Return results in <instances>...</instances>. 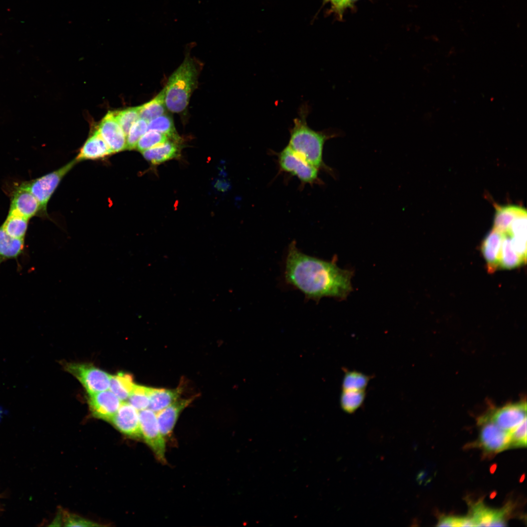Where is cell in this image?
Wrapping results in <instances>:
<instances>
[{
    "label": "cell",
    "instance_id": "cell-1",
    "mask_svg": "<svg viewBox=\"0 0 527 527\" xmlns=\"http://www.w3.org/2000/svg\"><path fill=\"white\" fill-rule=\"evenodd\" d=\"M285 281L308 299L344 298L351 290L350 271L301 252L295 242L289 245L284 268Z\"/></svg>",
    "mask_w": 527,
    "mask_h": 527
},
{
    "label": "cell",
    "instance_id": "cell-2",
    "mask_svg": "<svg viewBox=\"0 0 527 527\" xmlns=\"http://www.w3.org/2000/svg\"><path fill=\"white\" fill-rule=\"evenodd\" d=\"M308 114L307 105H302L299 110V117L293 120V126L289 129L290 138L288 145L305 160L318 169H323L332 173L324 162L323 150L326 141L341 136L343 132L335 129L315 131L307 125Z\"/></svg>",
    "mask_w": 527,
    "mask_h": 527
},
{
    "label": "cell",
    "instance_id": "cell-3",
    "mask_svg": "<svg viewBox=\"0 0 527 527\" xmlns=\"http://www.w3.org/2000/svg\"><path fill=\"white\" fill-rule=\"evenodd\" d=\"M198 70L195 61L187 55L169 77L165 86V103L169 111L178 113L186 108L197 86Z\"/></svg>",
    "mask_w": 527,
    "mask_h": 527
},
{
    "label": "cell",
    "instance_id": "cell-4",
    "mask_svg": "<svg viewBox=\"0 0 527 527\" xmlns=\"http://www.w3.org/2000/svg\"><path fill=\"white\" fill-rule=\"evenodd\" d=\"M78 162L76 158L60 168L30 181L17 184L29 191L36 198L40 206V216H47L48 203L63 177Z\"/></svg>",
    "mask_w": 527,
    "mask_h": 527
},
{
    "label": "cell",
    "instance_id": "cell-5",
    "mask_svg": "<svg viewBox=\"0 0 527 527\" xmlns=\"http://www.w3.org/2000/svg\"><path fill=\"white\" fill-rule=\"evenodd\" d=\"M278 161L281 170L295 176L302 183L320 182L319 170L295 152L288 145L278 153Z\"/></svg>",
    "mask_w": 527,
    "mask_h": 527
},
{
    "label": "cell",
    "instance_id": "cell-6",
    "mask_svg": "<svg viewBox=\"0 0 527 527\" xmlns=\"http://www.w3.org/2000/svg\"><path fill=\"white\" fill-rule=\"evenodd\" d=\"M139 422L141 438L152 449L160 461H165L166 444L162 434L156 413L149 408L140 410Z\"/></svg>",
    "mask_w": 527,
    "mask_h": 527
},
{
    "label": "cell",
    "instance_id": "cell-7",
    "mask_svg": "<svg viewBox=\"0 0 527 527\" xmlns=\"http://www.w3.org/2000/svg\"><path fill=\"white\" fill-rule=\"evenodd\" d=\"M65 367L81 383L89 394L106 390L109 387L111 375L94 365L70 363Z\"/></svg>",
    "mask_w": 527,
    "mask_h": 527
},
{
    "label": "cell",
    "instance_id": "cell-8",
    "mask_svg": "<svg viewBox=\"0 0 527 527\" xmlns=\"http://www.w3.org/2000/svg\"><path fill=\"white\" fill-rule=\"evenodd\" d=\"M480 422L479 443L486 451L497 453L510 447V432L501 428L488 417L482 418Z\"/></svg>",
    "mask_w": 527,
    "mask_h": 527
},
{
    "label": "cell",
    "instance_id": "cell-9",
    "mask_svg": "<svg viewBox=\"0 0 527 527\" xmlns=\"http://www.w3.org/2000/svg\"><path fill=\"white\" fill-rule=\"evenodd\" d=\"M110 422L126 436L141 438L139 411L129 403H122Z\"/></svg>",
    "mask_w": 527,
    "mask_h": 527
},
{
    "label": "cell",
    "instance_id": "cell-10",
    "mask_svg": "<svg viewBox=\"0 0 527 527\" xmlns=\"http://www.w3.org/2000/svg\"><path fill=\"white\" fill-rule=\"evenodd\" d=\"M98 130L112 153L126 148V136L118 122L114 112L109 111L107 113Z\"/></svg>",
    "mask_w": 527,
    "mask_h": 527
},
{
    "label": "cell",
    "instance_id": "cell-11",
    "mask_svg": "<svg viewBox=\"0 0 527 527\" xmlns=\"http://www.w3.org/2000/svg\"><path fill=\"white\" fill-rule=\"evenodd\" d=\"M88 403L94 417L109 422L122 404L121 400L110 390L89 394Z\"/></svg>",
    "mask_w": 527,
    "mask_h": 527
},
{
    "label": "cell",
    "instance_id": "cell-12",
    "mask_svg": "<svg viewBox=\"0 0 527 527\" xmlns=\"http://www.w3.org/2000/svg\"><path fill=\"white\" fill-rule=\"evenodd\" d=\"M489 419L502 429L511 432L527 419V404L520 402L505 405L496 410Z\"/></svg>",
    "mask_w": 527,
    "mask_h": 527
},
{
    "label": "cell",
    "instance_id": "cell-13",
    "mask_svg": "<svg viewBox=\"0 0 527 527\" xmlns=\"http://www.w3.org/2000/svg\"><path fill=\"white\" fill-rule=\"evenodd\" d=\"M10 196L9 212L16 213L29 220L37 215L40 216V204L29 191L17 184Z\"/></svg>",
    "mask_w": 527,
    "mask_h": 527
},
{
    "label": "cell",
    "instance_id": "cell-14",
    "mask_svg": "<svg viewBox=\"0 0 527 527\" xmlns=\"http://www.w3.org/2000/svg\"><path fill=\"white\" fill-rule=\"evenodd\" d=\"M193 398L177 400L156 413L160 431L165 438L171 433L180 414L190 405Z\"/></svg>",
    "mask_w": 527,
    "mask_h": 527
},
{
    "label": "cell",
    "instance_id": "cell-15",
    "mask_svg": "<svg viewBox=\"0 0 527 527\" xmlns=\"http://www.w3.org/2000/svg\"><path fill=\"white\" fill-rule=\"evenodd\" d=\"M503 234L492 229L486 235L481 245V251L486 262L488 272L493 273L499 267Z\"/></svg>",
    "mask_w": 527,
    "mask_h": 527
},
{
    "label": "cell",
    "instance_id": "cell-16",
    "mask_svg": "<svg viewBox=\"0 0 527 527\" xmlns=\"http://www.w3.org/2000/svg\"><path fill=\"white\" fill-rule=\"evenodd\" d=\"M27 254L25 240L15 239L8 236L0 226V266L10 260H16L18 269H21L19 258Z\"/></svg>",
    "mask_w": 527,
    "mask_h": 527
},
{
    "label": "cell",
    "instance_id": "cell-17",
    "mask_svg": "<svg viewBox=\"0 0 527 527\" xmlns=\"http://www.w3.org/2000/svg\"><path fill=\"white\" fill-rule=\"evenodd\" d=\"M112 152L98 130H95L81 148L76 159L77 161L97 160L110 155Z\"/></svg>",
    "mask_w": 527,
    "mask_h": 527
},
{
    "label": "cell",
    "instance_id": "cell-18",
    "mask_svg": "<svg viewBox=\"0 0 527 527\" xmlns=\"http://www.w3.org/2000/svg\"><path fill=\"white\" fill-rule=\"evenodd\" d=\"M470 517L475 526H505L504 517L507 510H493L486 507L483 504H477Z\"/></svg>",
    "mask_w": 527,
    "mask_h": 527
},
{
    "label": "cell",
    "instance_id": "cell-19",
    "mask_svg": "<svg viewBox=\"0 0 527 527\" xmlns=\"http://www.w3.org/2000/svg\"><path fill=\"white\" fill-rule=\"evenodd\" d=\"M180 142L169 140L142 152L144 159L154 164H160L178 156Z\"/></svg>",
    "mask_w": 527,
    "mask_h": 527
},
{
    "label": "cell",
    "instance_id": "cell-20",
    "mask_svg": "<svg viewBox=\"0 0 527 527\" xmlns=\"http://www.w3.org/2000/svg\"><path fill=\"white\" fill-rule=\"evenodd\" d=\"M525 214L526 210L519 206H496L493 229L502 234L506 233L515 218Z\"/></svg>",
    "mask_w": 527,
    "mask_h": 527
},
{
    "label": "cell",
    "instance_id": "cell-21",
    "mask_svg": "<svg viewBox=\"0 0 527 527\" xmlns=\"http://www.w3.org/2000/svg\"><path fill=\"white\" fill-rule=\"evenodd\" d=\"M182 390L181 387L172 389L150 387L148 408L156 413L162 410L178 400Z\"/></svg>",
    "mask_w": 527,
    "mask_h": 527
},
{
    "label": "cell",
    "instance_id": "cell-22",
    "mask_svg": "<svg viewBox=\"0 0 527 527\" xmlns=\"http://www.w3.org/2000/svg\"><path fill=\"white\" fill-rule=\"evenodd\" d=\"M526 263L513 249L509 235L507 233L503 234L499 267L504 269H511Z\"/></svg>",
    "mask_w": 527,
    "mask_h": 527
},
{
    "label": "cell",
    "instance_id": "cell-23",
    "mask_svg": "<svg viewBox=\"0 0 527 527\" xmlns=\"http://www.w3.org/2000/svg\"><path fill=\"white\" fill-rule=\"evenodd\" d=\"M29 221L19 214L9 211L6 219L0 226L10 237L25 240Z\"/></svg>",
    "mask_w": 527,
    "mask_h": 527
},
{
    "label": "cell",
    "instance_id": "cell-24",
    "mask_svg": "<svg viewBox=\"0 0 527 527\" xmlns=\"http://www.w3.org/2000/svg\"><path fill=\"white\" fill-rule=\"evenodd\" d=\"M165 87L151 100L139 106L140 118L148 123L152 120L164 115L166 109L165 103Z\"/></svg>",
    "mask_w": 527,
    "mask_h": 527
},
{
    "label": "cell",
    "instance_id": "cell-25",
    "mask_svg": "<svg viewBox=\"0 0 527 527\" xmlns=\"http://www.w3.org/2000/svg\"><path fill=\"white\" fill-rule=\"evenodd\" d=\"M135 385L131 375L120 372L115 375H111L109 388L112 392L122 401L128 399Z\"/></svg>",
    "mask_w": 527,
    "mask_h": 527
},
{
    "label": "cell",
    "instance_id": "cell-26",
    "mask_svg": "<svg viewBox=\"0 0 527 527\" xmlns=\"http://www.w3.org/2000/svg\"><path fill=\"white\" fill-rule=\"evenodd\" d=\"M148 130L158 131L165 134L172 141L181 142V137L176 131L172 119L167 115H161L148 122Z\"/></svg>",
    "mask_w": 527,
    "mask_h": 527
},
{
    "label": "cell",
    "instance_id": "cell-27",
    "mask_svg": "<svg viewBox=\"0 0 527 527\" xmlns=\"http://www.w3.org/2000/svg\"><path fill=\"white\" fill-rule=\"evenodd\" d=\"M365 396V390H342L340 400L341 407L345 412L352 413L363 405Z\"/></svg>",
    "mask_w": 527,
    "mask_h": 527
},
{
    "label": "cell",
    "instance_id": "cell-28",
    "mask_svg": "<svg viewBox=\"0 0 527 527\" xmlns=\"http://www.w3.org/2000/svg\"><path fill=\"white\" fill-rule=\"evenodd\" d=\"M370 377L357 371H347L342 382V390H365Z\"/></svg>",
    "mask_w": 527,
    "mask_h": 527
},
{
    "label": "cell",
    "instance_id": "cell-29",
    "mask_svg": "<svg viewBox=\"0 0 527 527\" xmlns=\"http://www.w3.org/2000/svg\"><path fill=\"white\" fill-rule=\"evenodd\" d=\"M150 387L135 384L129 397L128 403L138 410L148 408Z\"/></svg>",
    "mask_w": 527,
    "mask_h": 527
},
{
    "label": "cell",
    "instance_id": "cell-30",
    "mask_svg": "<svg viewBox=\"0 0 527 527\" xmlns=\"http://www.w3.org/2000/svg\"><path fill=\"white\" fill-rule=\"evenodd\" d=\"M169 140H171L165 134L154 130H148L139 140L136 148L142 152Z\"/></svg>",
    "mask_w": 527,
    "mask_h": 527
},
{
    "label": "cell",
    "instance_id": "cell-31",
    "mask_svg": "<svg viewBox=\"0 0 527 527\" xmlns=\"http://www.w3.org/2000/svg\"><path fill=\"white\" fill-rule=\"evenodd\" d=\"M139 106L114 112L115 117L126 136L132 125L140 118Z\"/></svg>",
    "mask_w": 527,
    "mask_h": 527
},
{
    "label": "cell",
    "instance_id": "cell-32",
    "mask_svg": "<svg viewBox=\"0 0 527 527\" xmlns=\"http://www.w3.org/2000/svg\"><path fill=\"white\" fill-rule=\"evenodd\" d=\"M148 122L139 118L131 127L126 139V148L129 150L136 148L141 137L147 131Z\"/></svg>",
    "mask_w": 527,
    "mask_h": 527
},
{
    "label": "cell",
    "instance_id": "cell-33",
    "mask_svg": "<svg viewBox=\"0 0 527 527\" xmlns=\"http://www.w3.org/2000/svg\"><path fill=\"white\" fill-rule=\"evenodd\" d=\"M527 445V419L510 432V447L526 446Z\"/></svg>",
    "mask_w": 527,
    "mask_h": 527
},
{
    "label": "cell",
    "instance_id": "cell-34",
    "mask_svg": "<svg viewBox=\"0 0 527 527\" xmlns=\"http://www.w3.org/2000/svg\"><path fill=\"white\" fill-rule=\"evenodd\" d=\"M63 523L67 527H93L99 526L97 523L84 518L80 516L64 512L63 513Z\"/></svg>",
    "mask_w": 527,
    "mask_h": 527
},
{
    "label": "cell",
    "instance_id": "cell-35",
    "mask_svg": "<svg viewBox=\"0 0 527 527\" xmlns=\"http://www.w3.org/2000/svg\"><path fill=\"white\" fill-rule=\"evenodd\" d=\"M438 527H474L470 517H445L438 522Z\"/></svg>",
    "mask_w": 527,
    "mask_h": 527
},
{
    "label": "cell",
    "instance_id": "cell-36",
    "mask_svg": "<svg viewBox=\"0 0 527 527\" xmlns=\"http://www.w3.org/2000/svg\"><path fill=\"white\" fill-rule=\"evenodd\" d=\"M330 2L335 11L339 14L342 13L344 9L343 0H325Z\"/></svg>",
    "mask_w": 527,
    "mask_h": 527
},
{
    "label": "cell",
    "instance_id": "cell-37",
    "mask_svg": "<svg viewBox=\"0 0 527 527\" xmlns=\"http://www.w3.org/2000/svg\"><path fill=\"white\" fill-rule=\"evenodd\" d=\"M216 187L219 189L223 190L226 189L227 184L226 182H223L222 181H218L216 183Z\"/></svg>",
    "mask_w": 527,
    "mask_h": 527
},
{
    "label": "cell",
    "instance_id": "cell-38",
    "mask_svg": "<svg viewBox=\"0 0 527 527\" xmlns=\"http://www.w3.org/2000/svg\"><path fill=\"white\" fill-rule=\"evenodd\" d=\"M356 0H343L344 9L351 5V4L353 3Z\"/></svg>",
    "mask_w": 527,
    "mask_h": 527
},
{
    "label": "cell",
    "instance_id": "cell-39",
    "mask_svg": "<svg viewBox=\"0 0 527 527\" xmlns=\"http://www.w3.org/2000/svg\"><path fill=\"white\" fill-rule=\"evenodd\" d=\"M8 412L7 410L5 409L3 406H0V421L2 417V416Z\"/></svg>",
    "mask_w": 527,
    "mask_h": 527
},
{
    "label": "cell",
    "instance_id": "cell-40",
    "mask_svg": "<svg viewBox=\"0 0 527 527\" xmlns=\"http://www.w3.org/2000/svg\"><path fill=\"white\" fill-rule=\"evenodd\" d=\"M0 510H1V507H0Z\"/></svg>",
    "mask_w": 527,
    "mask_h": 527
}]
</instances>
